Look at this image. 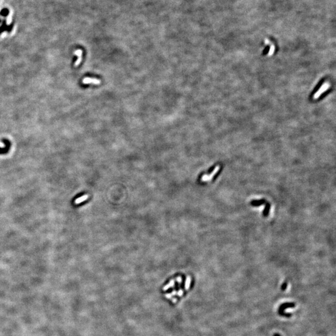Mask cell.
I'll list each match as a JSON object with an SVG mask.
<instances>
[{
  "instance_id": "9c48e42d",
  "label": "cell",
  "mask_w": 336,
  "mask_h": 336,
  "mask_svg": "<svg viewBox=\"0 0 336 336\" xmlns=\"http://www.w3.org/2000/svg\"><path fill=\"white\" fill-rule=\"evenodd\" d=\"M273 336H281V335H280V334H278V333H276V334H274V335H273Z\"/></svg>"
},
{
  "instance_id": "277c9868",
  "label": "cell",
  "mask_w": 336,
  "mask_h": 336,
  "mask_svg": "<svg viewBox=\"0 0 336 336\" xmlns=\"http://www.w3.org/2000/svg\"><path fill=\"white\" fill-rule=\"evenodd\" d=\"M329 87V84H328V83H325V84H324L322 86V87L318 90V92L314 95V98H318L323 93L324 91H325V90H328V89Z\"/></svg>"
},
{
  "instance_id": "ba28073f",
  "label": "cell",
  "mask_w": 336,
  "mask_h": 336,
  "mask_svg": "<svg viewBox=\"0 0 336 336\" xmlns=\"http://www.w3.org/2000/svg\"><path fill=\"white\" fill-rule=\"evenodd\" d=\"M173 288H168V290H166V293H171L173 292Z\"/></svg>"
},
{
  "instance_id": "6da1fadb",
  "label": "cell",
  "mask_w": 336,
  "mask_h": 336,
  "mask_svg": "<svg viewBox=\"0 0 336 336\" xmlns=\"http://www.w3.org/2000/svg\"><path fill=\"white\" fill-rule=\"evenodd\" d=\"M295 308V304L294 303H284L281 304L278 309V314L283 317L286 318H290L293 315L291 313H286L284 312V310L288 308Z\"/></svg>"
},
{
  "instance_id": "8992f818",
  "label": "cell",
  "mask_w": 336,
  "mask_h": 336,
  "mask_svg": "<svg viewBox=\"0 0 336 336\" xmlns=\"http://www.w3.org/2000/svg\"><path fill=\"white\" fill-rule=\"evenodd\" d=\"M8 14H9V10L6 8H4L3 9H2V10L1 11V12H0V14L3 16H5V17L7 16L8 15Z\"/></svg>"
},
{
  "instance_id": "7a4b0ae2",
  "label": "cell",
  "mask_w": 336,
  "mask_h": 336,
  "mask_svg": "<svg viewBox=\"0 0 336 336\" xmlns=\"http://www.w3.org/2000/svg\"><path fill=\"white\" fill-rule=\"evenodd\" d=\"M101 81L100 79L95 78H90V77H85L83 80L84 84H93V85H100Z\"/></svg>"
},
{
  "instance_id": "5b68a950",
  "label": "cell",
  "mask_w": 336,
  "mask_h": 336,
  "mask_svg": "<svg viewBox=\"0 0 336 336\" xmlns=\"http://www.w3.org/2000/svg\"><path fill=\"white\" fill-rule=\"evenodd\" d=\"M88 197H89V195H88V194L84 195L81 196V197H79V198L76 199L75 200L74 203H75V204H81V203L84 202L85 201L87 200V199H88Z\"/></svg>"
},
{
  "instance_id": "3957f363",
  "label": "cell",
  "mask_w": 336,
  "mask_h": 336,
  "mask_svg": "<svg viewBox=\"0 0 336 336\" xmlns=\"http://www.w3.org/2000/svg\"><path fill=\"white\" fill-rule=\"evenodd\" d=\"M74 54H75V55H77V61H76V62H75V66L77 67V66L79 65V64H80L81 63V61H82V54H83V52H82V51L81 50V49H78V50H77V51H75Z\"/></svg>"
},
{
  "instance_id": "52a82bcc",
  "label": "cell",
  "mask_w": 336,
  "mask_h": 336,
  "mask_svg": "<svg viewBox=\"0 0 336 336\" xmlns=\"http://www.w3.org/2000/svg\"><path fill=\"white\" fill-rule=\"evenodd\" d=\"M287 285H288L287 283H286V282L282 284L281 287V290H282V291H285V290H286V288H287Z\"/></svg>"
}]
</instances>
